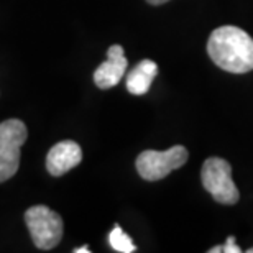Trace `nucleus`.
I'll use <instances>...</instances> for the list:
<instances>
[{"label":"nucleus","mask_w":253,"mask_h":253,"mask_svg":"<svg viewBox=\"0 0 253 253\" xmlns=\"http://www.w3.org/2000/svg\"><path fill=\"white\" fill-rule=\"evenodd\" d=\"M207 53L220 69L245 74L253 69V40L239 27L225 25L214 30L207 42Z\"/></svg>","instance_id":"obj_1"},{"label":"nucleus","mask_w":253,"mask_h":253,"mask_svg":"<svg viewBox=\"0 0 253 253\" xmlns=\"http://www.w3.org/2000/svg\"><path fill=\"white\" fill-rule=\"evenodd\" d=\"M201 181L204 189L217 202L234 206L240 199V192L232 179V166L224 158H207L201 169Z\"/></svg>","instance_id":"obj_2"},{"label":"nucleus","mask_w":253,"mask_h":253,"mask_svg":"<svg viewBox=\"0 0 253 253\" xmlns=\"http://www.w3.org/2000/svg\"><path fill=\"white\" fill-rule=\"evenodd\" d=\"M25 222L32 240L40 250H51L63 239V219L46 206H33L25 212Z\"/></svg>","instance_id":"obj_3"},{"label":"nucleus","mask_w":253,"mask_h":253,"mask_svg":"<svg viewBox=\"0 0 253 253\" xmlns=\"http://www.w3.org/2000/svg\"><path fill=\"white\" fill-rule=\"evenodd\" d=\"M188 158L189 151L183 145H176L166 151L145 150L136 158V171L145 181H160L186 165Z\"/></svg>","instance_id":"obj_4"},{"label":"nucleus","mask_w":253,"mask_h":253,"mask_svg":"<svg viewBox=\"0 0 253 253\" xmlns=\"http://www.w3.org/2000/svg\"><path fill=\"white\" fill-rule=\"evenodd\" d=\"M28 130L22 120L10 119L0 124V183L18 171L20 148L27 141Z\"/></svg>","instance_id":"obj_5"},{"label":"nucleus","mask_w":253,"mask_h":253,"mask_svg":"<svg viewBox=\"0 0 253 253\" xmlns=\"http://www.w3.org/2000/svg\"><path fill=\"white\" fill-rule=\"evenodd\" d=\"M126 61L124 48L120 44H112L107 51V61H104L94 71V83L99 89H110L120 83L125 76Z\"/></svg>","instance_id":"obj_6"},{"label":"nucleus","mask_w":253,"mask_h":253,"mask_svg":"<svg viewBox=\"0 0 253 253\" xmlns=\"http://www.w3.org/2000/svg\"><path fill=\"white\" fill-rule=\"evenodd\" d=\"M83 161V150L73 140L59 141L46 156V169L53 176H63Z\"/></svg>","instance_id":"obj_7"},{"label":"nucleus","mask_w":253,"mask_h":253,"mask_svg":"<svg viewBox=\"0 0 253 253\" xmlns=\"http://www.w3.org/2000/svg\"><path fill=\"white\" fill-rule=\"evenodd\" d=\"M156 76H158V64L151 59H143L126 76V89L135 95H143L150 90Z\"/></svg>","instance_id":"obj_8"},{"label":"nucleus","mask_w":253,"mask_h":253,"mask_svg":"<svg viewBox=\"0 0 253 253\" xmlns=\"http://www.w3.org/2000/svg\"><path fill=\"white\" fill-rule=\"evenodd\" d=\"M109 242H110V245H112V249L115 252H120V253H133V252H136L135 244L131 242L130 237L122 230V227H120V225H115L114 230L110 232Z\"/></svg>","instance_id":"obj_9"},{"label":"nucleus","mask_w":253,"mask_h":253,"mask_svg":"<svg viewBox=\"0 0 253 253\" xmlns=\"http://www.w3.org/2000/svg\"><path fill=\"white\" fill-rule=\"evenodd\" d=\"M222 249H224V253H242V249L235 244V237H232V235L225 240Z\"/></svg>","instance_id":"obj_10"},{"label":"nucleus","mask_w":253,"mask_h":253,"mask_svg":"<svg viewBox=\"0 0 253 253\" xmlns=\"http://www.w3.org/2000/svg\"><path fill=\"white\" fill-rule=\"evenodd\" d=\"M209 253H224V249H222V245L212 247V249H209Z\"/></svg>","instance_id":"obj_11"},{"label":"nucleus","mask_w":253,"mask_h":253,"mask_svg":"<svg viewBox=\"0 0 253 253\" xmlns=\"http://www.w3.org/2000/svg\"><path fill=\"white\" fill-rule=\"evenodd\" d=\"M146 2L151 3V5H163L166 2H169V0H146Z\"/></svg>","instance_id":"obj_12"},{"label":"nucleus","mask_w":253,"mask_h":253,"mask_svg":"<svg viewBox=\"0 0 253 253\" xmlns=\"http://www.w3.org/2000/svg\"><path fill=\"white\" fill-rule=\"evenodd\" d=\"M74 253H90V249H87V247H83V249H76Z\"/></svg>","instance_id":"obj_13"},{"label":"nucleus","mask_w":253,"mask_h":253,"mask_svg":"<svg viewBox=\"0 0 253 253\" xmlns=\"http://www.w3.org/2000/svg\"><path fill=\"white\" fill-rule=\"evenodd\" d=\"M249 253H253V247H252V249L249 250Z\"/></svg>","instance_id":"obj_14"}]
</instances>
